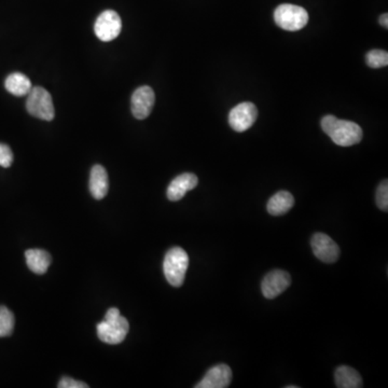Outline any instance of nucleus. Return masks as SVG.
I'll list each match as a JSON object with an SVG mask.
<instances>
[{
  "label": "nucleus",
  "mask_w": 388,
  "mask_h": 388,
  "mask_svg": "<svg viewBox=\"0 0 388 388\" xmlns=\"http://www.w3.org/2000/svg\"><path fill=\"white\" fill-rule=\"evenodd\" d=\"M322 129L331 141L341 147H350L362 141V127L355 122L341 120L334 116H325L322 119Z\"/></svg>",
  "instance_id": "nucleus-1"
},
{
  "label": "nucleus",
  "mask_w": 388,
  "mask_h": 388,
  "mask_svg": "<svg viewBox=\"0 0 388 388\" xmlns=\"http://www.w3.org/2000/svg\"><path fill=\"white\" fill-rule=\"evenodd\" d=\"M98 336L104 343L120 344L123 342L130 330L129 322L120 314L116 307L109 309L106 313L105 319L96 326Z\"/></svg>",
  "instance_id": "nucleus-2"
},
{
  "label": "nucleus",
  "mask_w": 388,
  "mask_h": 388,
  "mask_svg": "<svg viewBox=\"0 0 388 388\" xmlns=\"http://www.w3.org/2000/svg\"><path fill=\"white\" fill-rule=\"evenodd\" d=\"M188 265V254L183 248L169 249L163 262V271L166 281L173 287H180L184 284Z\"/></svg>",
  "instance_id": "nucleus-3"
},
{
  "label": "nucleus",
  "mask_w": 388,
  "mask_h": 388,
  "mask_svg": "<svg viewBox=\"0 0 388 388\" xmlns=\"http://www.w3.org/2000/svg\"><path fill=\"white\" fill-rule=\"evenodd\" d=\"M274 20L277 26L289 31H297L306 26L309 13L304 8L284 3L279 6L274 13Z\"/></svg>",
  "instance_id": "nucleus-4"
},
{
  "label": "nucleus",
  "mask_w": 388,
  "mask_h": 388,
  "mask_svg": "<svg viewBox=\"0 0 388 388\" xmlns=\"http://www.w3.org/2000/svg\"><path fill=\"white\" fill-rule=\"evenodd\" d=\"M26 109L29 115L45 121H52L55 117L51 94L41 86L31 88V92L27 94Z\"/></svg>",
  "instance_id": "nucleus-5"
},
{
  "label": "nucleus",
  "mask_w": 388,
  "mask_h": 388,
  "mask_svg": "<svg viewBox=\"0 0 388 388\" xmlns=\"http://www.w3.org/2000/svg\"><path fill=\"white\" fill-rule=\"evenodd\" d=\"M122 29L121 17L114 10H106L100 13L94 25V31L100 40H114L119 36Z\"/></svg>",
  "instance_id": "nucleus-6"
},
{
  "label": "nucleus",
  "mask_w": 388,
  "mask_h": 388,
  "mask_svg": "<svg viewBox=\"0 0 388 388\" xmlns=\"http://www.w3.org/2000/svg\"><path fill=\"white\" fill-rule=\"evenodd\" d=\"M258 117L257 107L253 102L238 104L229 114L230 127L238 133L247 131L253 127Z\"/></svg>",
  "instance_id": "nucleus-7"
},
{
  "label": "nucleus",
  "mask_w": 388,
  "mask_h": 388,
  "mask_svg": "<svg viewBox=\"0 0 388 388\" xmlns=\"http://www.w3.org/2000/svg\"><path fill=\"white\" fill-rule=\"evenodd\" d=\"M291 285V277L283 270H273L265 275L261 283L262 295L272 300L279 297Z\"/></svg>",
  "instance_id": "nucleus-8"
},
{
  "label": "nucleus",
  "mask_w": 388,
  "mask_h": 388,
  "mask_svg": "<svg viewBox=\"0 0 388 388\" xmlns=\"http://www.w3.org/2000/svg\"><path fill=\"white\" fill-rule=\"evenodd\" d=\"M311 246L316 258L325 263H334L340 257V247L327 234H314L311 240Z\"/></svg>",
  "instance_id": "nucleus-9"
},
{
  "label": "nucleus",
  "mask_w": 388,
  "mask_h": 388,
  "mask_svg": "<svg viewBox=\"0 0 388 388\" xmlns=\"http://www.w3.org/2000/svg\"><path fill=\"white\" fill-rule=\"evenodd\" d=\"M155 95L150 86H141L134 92L131 98L132 114L136 119L143 120L149 117L155 106Z\"/></svg>",
  "instance_id": "nucleus-10"
},
{
  "label": "nucleus",
  "mask_w": 388,
  "mask_h": 388,
  "mask_svg": "<svg viewBox=\"0 0 388 388\" xmlns=\"http://www.w3.org/2000/svg\"><path fill=\"white\" fill-rule=\"evenodd\" d=\"M231 380L232 371L229 366L217 364L206 372L202 381L196 384V388H226L229 387Z\"/></svg>",
  "instance_id": "nucleus-11"
},
{
  "label": "nucleus",
  "mask_w": 388,
  "mask_h": 388,
  "mask_svg": "<svg viewBox=\"0 0 388 388\" xmlns=\"http://www.w3.org/2000/svg\"><path fill=\"white\" fill-rule=\"evenodd\" d=\"M198 177L191 173H185L173 179L167 188V199L172 202H177L186 196V193L198 186Z\"/></svg>",
  "instance_id": "nucleus-12"
},
{
  "label": "nucleus",
  "mask_w": 388,
  "mask_h": 388,
  "mask_svg": "<svg viewBox=\"0 0 388 388\" xmlns=\"http://www.w3.org/2000/svg\"><path fill=\"white\" fill-rule=\"evenodd\" d=\"M109 183L106 169L102 165H94L91 171L90 191L95 200H102L107 196Z\"/></svg>",
  "instance_id": "nucleus-13"
},
{
  "label": "nucleus",
  "mask_w": 388,
  "mask_h": 388,
  "mask_svg": "<svg viewBox=\"0 0 388 388\" xmlns=\"http://www.w3.org/2000/svg\"><path fill=\"white\" fill-rule=\"evenodd\" d=\"M295 205V198L288 191H279L275 193L269 202L267 210L272 216H281L288 212Z\"/></svg>",
  "instance_id": "nucleus-14"
},
{
  "label": "nucleus",
  "mask_w": 388,
  "mask_h": 388,
  "mask_svg": "<svg viewBox=\"0 0 388 388\" xmlns=\"http://www.w3.org/2000/svg\"><path fill=\"white\" fill-rule=\"evenodd\" d=\"M25 258H26L27 267L36 274H45L48 271V267L52 262L50 254L42 249L26 250Z\"/></svg>",
  "instance_id": "nucleus-15"
},
{
  "label": "nucleus",
  "mask_w": 388,
  "mask_h": 388,
  "mask_svg": "<svg viewBox=\"0 0 388 388\" xmlns=\"http://www.w3.org/2000/svg\"><path fill=\"white\" fill-rule=\"evenodd\" d=\"M334 381L339 388H360L364 386L360 374L348 366H341L336 370Z\"/></svg>",
  "instance_id": "nucleus-16"
},
{
  "label": "nucleus",
  "mask_w": 388,
  "mask_h": 388,
  "mask_svg": "<svg viewBox=\"0 0 388 388\" xmlns=\"http://www.w3.org/2000/svg\"><path fill=\"white\" fill-rule=\"evenodd\" d=\"M6 90L15 96H25L31 92V82L29 77L22 72L9 75L5 82Z\"/></svg>",
  "instance_id": "nucleus-17"
},
{
  "label": "nucleus",
  "mask_w": 388,
  "mask_h": 388,
  "mask_svg": "<svg viewBox=\"0 0 388 388\" xmlns=\"http://www.w3.org/2000/svg\"><path fill=\"white\" fill-rule=\"evenodd\" d=\"M15 323L13 313L6 306H0V338L13 334Z\"/></svg>",
  "instance_id": "nucleus-18"
},
{
  "label": "nucleus",
  "mask_w": 388,
  "mask_h": 388,
  "mask_svg": "<svg viewBox=\"0 0 388 388\" xmlns=\"http://www.w3.org/2000/svg\"><path fill=\"white\" fill-rule=\"evenodd\" d=\"M366 62L371 68H382L388 65V53L384 50H372L366 55Z\"/></svg>",
  "instance_id": "nucleus-19"
},
{
  "label": "nucleus",
  "mask_w": 388,
  "mask_h": 388,
  "mask_svg": "<svg viewBox=\"0 0 388 388\" xmlns=\"http://www.w3.org/2000/svg\"><path fill=\"white\" fill-rule=\"evenodd\" d=\"M376 205L383 212L388 210V181H382L376 190Z\"/></svg>",
  "instance_id": "nucleus-20"
},
{
  "label": "nucleus",
  "mask_w": 388,
  "mask_h": 388,
  "mask_svg": "<svg viewBox=\"0 0 388 388\" xmlns=\"http://www.w3.org/2000/svg\"><path fill=\"white\" fill-rule=\"evenodd\" d=\"M13 162V153L11 148L5 143H0V166L7 167L11 166Z\"/></svg>",
  "instance_id": "nucleus-21"
},
{
  "label": "nucleus",
  "mask_w": 388,
  "mask_h": 388,
  "mask_svg": "<svg viewBox=\"0 0 388 388\" xmlns=\"http://www.w3.org/2000/svg\"><path fill=\"white\" fill-rule=\"evenodd\" d=\"M59 387L60 388H88V386L86 385L84 382L76 381V380L72 379V378H67L64 376L61 379L60 383H59Z\"/></svg>",
  "instance_id": "nucleus-22"
},
{
  "label": "nucleus",
  "mask_w": 388,
  "mask_h": 388,
  "mask_svg": "<svg viewBox=\"0 0 388 388\" xmlns=\"http://www.w3.org/2000/svg\"><path fill=\"white\" fill-rule=\"evenodd\" d=\"M380 24H381L382 26L385 27V29H387V27H388V15H387V13H384V15H381V17H380Z\"/></svg>",
  "instance_id": "nucleus-23"
},
{
  "label": "nucleus",
  "mask_w": 388,
  "mask_h": 388,
  "mask_svg": "<svg viewBox=\"0 0 388 388\" xmlns=\"http://www.w3.org/2000/svg\"><path fill=\"white\" fill-rule=\"evenodd\" d=\"M286 388H298V386H287Z\"/></svg>",
  "instance_id": "nucleus-24"
}]
</instances>
